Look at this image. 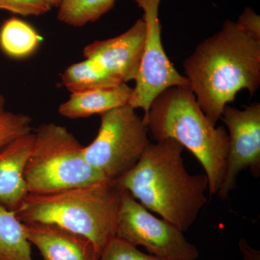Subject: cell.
<instances>
[{"label":"cell","mask_w":260,"mask_h":260,"mask_svg":"<svg viewBox=\"0 0 260 260\" xmlns=\"http://www.w3.org/2000/svg\"><path fill=\"white\" fill-rule=\"evenodd\" d=\"M145 32L144 20L139 19L121 35L87 45L83 49L84 57L94 61L120 83L135 80L143 56Z\"/></svg>","instance_id":"obj_10"},{"label":"cell","mask_w":260,"mask_h":260,"mask_svg":"<svg viewBox=\"0 0 260 260\" xmlns=\"http://www.w3.org/2000/svg\"><path fill=\"white\" fill-rule=\"evenodd\" d=\"M23 229L43 260H99L100 256L88 239L59 225L23 223Z\"/></svg>","instance_id":"obj_11"},{"label":"cell","mask_w":260,"mask_h":260,"mask_svg":"<svg viewBox=\"0 0 260 260\" xmlns=\"http://www.w3.org/2000/svg\"><path fill=\"white\" fill-rule=\"evenodd\" d=\"M239 249L244 260H260L259 251L251 247L244 239H241L239 243Z\"/></svg>","instance_id":"obj_22"},{"label":"cell","mask_w":260,"mask_h":260,"mask_svg":"<svg viewBox=\"0 0 260 260\" xmlns=\"http://www.w3.org/2000/svg\"><path fill=\"white\" fill-rule=\"evenodd\" d=\"M42 40L37 30L21 19H8L0 28V49L14 59L31 55Z\"/></svg>","instance_id":"obj_14"},{"label":"cell","mask_w":260,"mask_h":260,"mask_svg":"<svg viewBox=\"0 0 260 260\" xmlns=\"http://www.w3.org/2000/svg\"><path fill=\"white\" fill-rule=\"evenodd\" d=\"M61 80L71 93H83L124 83L113 78L88 59L70 65L61 75Z\"/></svg>","instance_id":"obj_16"},{"label":"cell","mask_w":260,"mask_h":260,"mask_svg":"<svg viewBox=\"0 0 260 260\" xmlns=\"http://www.w3.org/2000/svg\"><path fill=\"white\" fill-rule=\"evenodd\" d=\"M133 91V88L127 84L121 83L116 86L71 93L70 99L59 106V113L69 119L101 115L129 104Z\"/></svg>","instance_id":"obj_13"},{"label":"cell","mask_w":260,"mask_h":260,"mask_svg":"<svg viewBox=\"0 0 260 260\" xmlns=\"http://www.w3.org/2000/svg\"><path fill=\"white\" fill-rule=\"evenodd\" d=\"M5 99L3 95L0 94V115L5 112Z\"/></svg>","instance_id":"obj_24"},{"label":"cell","mask_w":260,"mask_h":260,"mask_svg":"<svg viewBox=\"0 0 260 260\" xmlns=\"http://www.w3.org/2000/svg\"><path fill=\"white\" fill-rule=\"evenodd\" d=\"M32 119L23 114L5 112L0 115V151L19 137L31 133Z\"/></svg>","instance_id":"obj_18"},{"label":"cell","mask_w":260,"mask_h":260,"mask_svg":"<svg viewBox=\"0 0 260 260\" xmlns=\"http://www.w3.org/2000/svg\"><path fill=\"white\" fill-rule=\"evenodd\" d=\"M143 120L155 141L173 139L188 149L204 169L210 194L218 192L226 172L229 135L224 126L208 120L190 88L164 90Z\"/></svg>","instance_id":"obj_4"},{"label":"cell","mask_w":260,"mask_h":260,"mask_svg":"<svg viewBox=\"0 0 260 260\" xmlns=\"http://www.w3.org/2000/svg\"><path fill=\"white\" fill-rule=\"evenodd\" d=\"M35 133L19 137L0 151V205L15 212L28 194L24 179Z\"/></svg>","instance_id":"obj_12"},{"label":"cell","mask_w":260,"mask_h":260,"mask_svg":"<svg viewBox=\"0 0 260 260\" xmlns=\"http://www.w3.org/2000/svg\"><path fill=\"white\" fill-rule=\"evenodd\" d=\"M0 260H34L23 223L0 205Z\"/></svg>","instance_id":"obj_15"},{"label":"cell","mask_w":260,"mask_h":260,"mask_svg":"<svg viewBox=\"0 0 260 260\" xmlns=\"http://www.w3.org/2000/svg\"><path fill=\"white\" fill-rule=\"evenodd\" d=\"M116 0H62L58 8V19L74 27L93 23L108 13Z\"/></svg>","instance_id":"obj_17"},{"label":"cell","mask_w":260,"mask_h":260,"mask_svg":"<svg viewBox=\"0 0 260 260\" xmlns=\"http://www.w3.org/2000/svg\"><path fill=\"white\" fill-rule=\"evenodd\" d=\"M99 260H162L142 252L135 246L114 237L103 249Z\"/></svg>","instance_id":"obj_19"},{"label":"cell","mask_w":260,"mask_h":260,"mask_svg":"<svg viewBox=\"0 0 260 260\" xmlns=\"http://www.w3.org/2000/svg\"><path fill=\"white\" fill-rule=\"evenodd\" d=\"M144 12L145 40L139 71L129 104L148 114L152 102L166 89L174 86L190 88L189 80L173 66L162 47L161 25L158 18L161 0H133Z\"/></svg>","instance_id":"obj_8"},{"label":"cell","mask_w":260,"mask_h":260,"mask_svg":"<svg viewBox=\"0 0 260 260\" xmlns=\"http://www.w3.org/2000/svg\"><path fill=\"white\" fill-rule=\"evenodd\" d=\"M116 237L143 246L162 260H197L198 248L170 222L158 218L123 190L116 220Z\"/></svg>","instance_id":"obj_7"},{"label":"cell","mask_w":260,"mask_h":260,"mask_svg":"<svg viewBox=\"0 0 260 260\" xmlns=\"http://www.w3.org/2000/svg\"><path fill=\"white\" fill-rule=\"evenodd\" d=\"M83 148L65 126H39L24 172L28 193L51 192L107 179L87 162Z\"/></svg>","instance_id":"obj_5"},{"label":"cell","mask_w":260,"mask_h":260,"mask_svg":"<svg viewBox=\"0 0 260 260\" xmlns=\"http://www.w3.org/2000/svg\"><path fill=\"white\" fill-rule=\"evenodd\" d=\"M135 110L126 104L101 114L97 136L84 147L85 160L109 180L133 169L151 143L148 126Z\"/></svg>","instance_id":"obj_6"},{"label":"cell","mask_w":260,"mask_h":260,"mask_svg":"<svg viewBox=\"0 0 260 260\" xmlns=\"http://www.w3.org/2000/svg\"><path fill=\"white\" fill-rule=\"evenodd\" d=\"M47 4L49 5L51 8H59L62 0H44Z\"/></svg>","instance_id":"obj_23"},{"label":"cell","mask_w":260,"mask_h":260,"mask_svg":"<svg viewBox=\"0 0 260 260\" xmlns=\"http://www.w3.org/2000/svg\"><path fill=\"white\" fill-rule=\"evenodd\" d=\"M122 193L117 183L109 179L51 192L28 193L15 213L23 223L54 224L84 236L100 255L116 237Z\"/></svg>","instance_id":"obj_3"},{"label":"cell","mask_w":260,"mask_h":260,"mask_svg":"<svg viewBox=\"0 0 260 260\" xmlns=\"http://www.w3.org/2000/svg\"><path fill=\"white\" fill-rule=\"evenodd\" d=\"M184 73L198 105L214 126L243 89L260 85V39L227 20L184 60Z\"/></svg>","instance_id":"obj_1"},{"label":"cell","mask_w":260,"mask_h":260,"mask_svg":"<svg viewBox=\"0 0 260 260\" xmlns=\"http://www.w3.org/2000/svg\"><path fill=\"white\" fill-rule=\"evenodd\" d=\"M184 147L173 139L150 143L133 169L115 180L150 212L158 214L183 233L188 232L206 205V174H189Z\"/></svg>","instance_id":"obj_2"},{"label":"cell","mask_w":260,"mask_h":260,"mask_svg":"<svg viewBox=\"0 0 260 260\" xmlns=\"http://www.w3.org/2000/svg\"><path fill=\"white\" fill-rule=\"evenodd\" d=\"M220 119L229 129L226 172L223 184L217 193L227 199L237 186L238 177L249 169L254 178L260 176V104L255 102L242 110L224 107Z\"/></svg>","instance_id":"obj_9"},{"label":"cell","mask_w":260,"mask_h":260,"mask_svg":"<svg viewBox=\"0 0 260 260\" xmlns=\"http://www.w3.org/2000/svg\"><path fill=\"white\" fill-rule=\"evenodd\" d=\"M51 8L44 0H0V10L22 16H39Z\"/></svg>","instance_id":"obj_20"},{"label":"cell","mask_w":260,"mask_h":260,"mask_svg":"<svg viewBox=\"0 0 260 260\" xmlns=\"http://www.w3.org/2000/svg\"><path fill=\"white\" fill-rule=\"evenodd\" d=\"M236 23L243 30L260 39V17L251 8H246Z\"/></svg>","instance_id":"obj_21"}]
</instances>
